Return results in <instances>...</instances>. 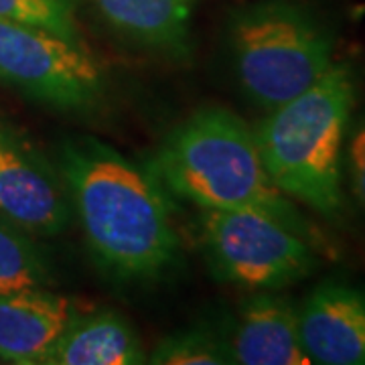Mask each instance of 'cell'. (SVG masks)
Wrapping results in <instances>:
<instances>
[{"label": "cell", "mask_w": 365, "mask_h": 365, "mask_svg": "<svg viewBox=\"0 0 365 365\" xmlns=\"http://www.w3.org/2000/svg\"><path fill=\"white\" fill-rule=\"evenodd\" d=\"M78 0H0V19L37 26L73 43L78 33Z\"/></svg>", "instance_id": "9a60e30c"}, {"label": "cell", "mask_w": 365, "mask_h": 365, "mask_svg": "<svg viewBox=\"0 0 365 365\" xmlns=\"http://www.w3.org/2000/svg\"><path fill=\"white\" fill-rule=\"evenodd\" d=\"M66 182L91 256L124 282H150L179 256L169 199L153 170H143L96 138L61 146Z\"/></svg>", "instance_id": "6da1fadb"}, {"label": "cell", "mask_w": 365, "mask_h": 365, "mask_svg": "<svg viewBox=\"0 0 365 365\" xmlns=\"http://www.w3.org/2000/svg\"><path fill=\"white\" fill-rule=\"evenodd\" d=\"M155 365H223L230 364L225 337L205 327L169 335L146 357Z\"/></svg>", "instance_id": "5bb4252c"}, {"label": "cell", "mask_w": 365, "mask_h": 365, "mask_svg": "<svg viewBox=\"0 0 365 365\" xmlns=\"http://www.w3.org/2000/svg\"><path fill=\"white\" fill-rule=\"evenodd\" d=\"M122 37L144 47L187 51L193 0H90Z\"/></svg>", "instance_id": "7c38bea8"}, {"label": "cell", "mask_w": 365, "mask_h": 365, "mask_svg": "<svg viewBox=\"0 0 365 365\" xmlns=\"http://www.w3.org/2000/svg\"><path fill=\"white\" fill-rule=\"evenodd\" d=\"M199 223L209 266L227 284L282 290L317 268L313 244L270 215L201 209Z\"/></svg>", "instance_id": "5b68a950"}, {"label": "cell", "mask_w": 365, "mask_h": 365, "mask_svg": "<svg viewBox=\"0 0 365 365\" xmlns=\"http://www.w3.org/2000/svg\"><path fill=\"white\" fill-rule=\"evenodd\" d=\"M225 347L230 364H313L300 341L299 309L274 290H262L240 307Z\"/></svg>", "instance_id": "9c48e42d"}, {"label": "cell", "mask_w": 365, "mask_h": 365, "mask_svg": "<svg viewBox=\"0 0 365 365\" xmlns=\"http://www.w3.org/2000/svg\"><path fill=\"white\" fill-rule=\"evenodd\" d=\"M0 81L66 112L93 108L106 88L102 67L81 43L2 19Z\"/></svg>", "instance_id": "8992f818"}, {"label": "cell", "mask_w": 365, "mask_h": 365, "mask_svg": "<svg viewBox=\"0 0 365 365\" xmlns=\"http://www.w3.org/2000/svg\"><path fill=\"white\" fill-rule=\"evenodd\" d=\"M299 331L313 364L365 365V288L321 282L300 304Z\"/></svg>", "instance_id": "ba28073f"}, {"label": "cell", "mask_w": 365, "mask_h": 365, "mask_svg": "<svg viewBox=\"0 0 365 365\" xmlns=\"http://www.w3.org/2000/svg\"><path fill=\"white\" fill-rule=\"evenodd\" d=\"M146 364L143 341L122 314L71 317L43 365H138Z\"/></svg>", "instance_id": "8fae6325"}, {"label": "cell", "mask_w": 365, "mask_h": 365, "mask_svg": "<svg viewBox=\"0 0 365 365\" xmlns=\"http://www.w3.org/2000/svg\"><path fill=\"white\" fill-rule=\"evenodd\" d=\"M232 53L244 93L258 108L272 112L333 67L335 37L299 4L264 2L234 19Z\"/></svg>", "instance_id": "277c9868"}, {"label": "cell", "mask_w": 365, "mask_h": 365, "mask_svg": "<svg viewBox=\"0 0 365 365\" xmlns=\"http://www.w3.org/2000/svg\"><path fill=\"white\" fill-rule=\"evenodd\" d=\"M153 175L173 195L199 209L258 211L294 230L314 248L327 246L313 223L272 182L254 130L227 108H201L175 126L153 158Z\"/></svg>", "instance_id": "7a4b0ae2"}, {"label": "cell", "mask_w": 365, "mask_h": 365, "mask_svg": "<svg viewBox=\"0 0 365 365\" xmlns=\"http://www.w3.org/2000/svg\"><path fill=\"white\" fill-rule=\"evenodd\" d=\"M61 175L0 124V213L31 235L61 234L71 220Z\"/></svg>", "instance_id": "52a82bcc"}, {"label": "cell", "mask_w": 365, "mask_h": 365, "mask_svg": "<svg viewBox=\"0 0 365 365\" xmlns=\"http://www.w3.org/2000/svg\"><path fill=\"white\" fill-rule=\"evenodd\" d=\"M343 169L347 173L353 199L365 211V114L347 128L343 144Z\"/></svg>", "instance_id": "2e32d148"}, {"label": "cell", "mask_w": 365, "mask_h": 365, "mask_svg": "<svg viewBox=\"0 0 365 365\" xmlns=\"http://www.w3.org/2000/svg\"><path fill=\"white\" fill-rule=\"evenodd\" d=\"M357 104V76L333 63L323 78L256 126L272 182L327 222L343 217V144Z\"/></svg>", "instance_id": "3957f363"}, {"label": "cell", "mask_w": 365, "mask_h": 365, "mask_svg": "<svg viewBox=\"0 0 365 365\" xmlns=\"http://www.w3.org/2000/svg\"><path fill=\"white\" fill-rule=\"evenodd\" d=\"M71 317L69 299L45 288L0 294V359L43 365Z\"/></svg>", "instance_id": "30bf717a"}, {"label": "cell", "mask_w": 365, "mask_h": 365, "mask_svg": "<svg viewBox=\"0 0 365 365\" xmlns=\"http://www.w3.org/2000/svg\"><path fill=\"white\" fill-rule=\"evenodd\" d=\"M49 268L39 246L23 227L0 213V294L45 288Z\"/></svg>", "instance_id": "4fadbf2b"}]
</instances>
